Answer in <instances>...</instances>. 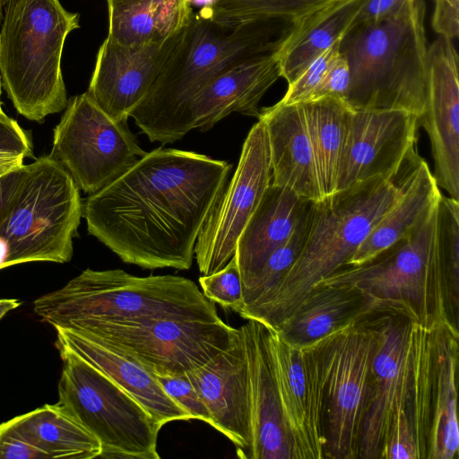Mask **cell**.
Returning <instances> with one entry per match:
<instances>
[{"label":"cell","mask_w":459,"mask_h":459,"mask_svg":"<svg viewBox=\"0 0 459 459\" xmlns=\"http://www.w3.org/2000/svg\"><path fill=\"white\" fill-rule=\"evenodd\" d=\"M231 169L195 152H146L88 196L82 208L88 232L124 263L188 270L199 231Z\"/></svg>","instance_id":"1"},{"label":"cell","mask_w":459,"mask_h":459,"mask_svg":"<svg viewBox=\"0 0 459 459\" xmlns=\"http://www.w3.org/2000/svg\"><path fill=\"white\" fill-rule=\"evenodd\" d=\"M292 25L263 21L224 26L193 10L180 40L130 117L152 143H175L180 114L193 96L218 75L276 53Z\"/></svg>","instance_id":"2"},{"label":"cell","mask_w":459,"mask_h":459,"mask_svg":"<svg viewBox=\"0 0 459 459\" xmlns=\"http://www.w3.org/2000/svg\"><path fill=\"white\" fill-rule=\"evenodd\" d=\"M401 196L394 181L373 177L314 201L294 264L271 290L237 313L275 328L319 281L347 264Z\"/></svg>","instance_id":"3"},{"label":"cell","mask_w":459,"mask_h":459,"mask_svg":"<svg viewBox=\"0 0 459 459\" xmlns=\"http://www.w3.org/2000/svg\"><path fill=\"white\" fill-rule=\"evenodd\" d=\"M424 0H409L394 14L355 23L339 51L347 60L351 109H399L418 118L425 107L427 39Z\"/></svg>","instance_id":"4"},{"label":"cell","mask_w":459,"mask_h":459,"mask_svg":"<svg viewBox=\"0 0 459 459\" xmlns=\"http://www.w3.org/2000/svg\"><path fill=\"white\" fill-rule=\"evenodd\" d=\"M437 204L409 235L364 263L342 267L315 287L350 286L363 295L370 314L400 316L429 330L446 326L459 333L450 321L433 244Z\"/></svg>","instance_id":"5"},{"label":"cell","mask_w":459,"mask_h":459,"mask_svg":"<svg viewBox=\"0 0 459 459\" xmlns=\"http://www.w3.org/2000/svg\"><path fill=\"white\" fill-rule=\"evenodd\" d=\"M35 313L55 328L84 321L190 316L219 320L215 304L195 281L177 275L135 276L121 269H86L38 298Z\"/></svg>","instance_id":"6"},{"label":"cell","mask_w":459,"mask_h":459,"mask_svg":"<svg viewBox=\"0 0 459 459\" xmlns=\"http://www.w3.org/2000/svg\"><path fill=\"white\" fill-rule=\"evenodd\" d=\"M79 14L59 0H4L0 30L2 84L17 112L42 122L66 108L61 57Z\"/></svg>","instance_id":"7"},{"label":"cell","mask_w":459,"mask_h":459,"mask_svg":"<svg viewBox=\"0 0 459 459\" xmlns=\"http://www.w3.org/2000/svg\"><path fill=\"white\" fill-rule=\"evenodd\" d=\"M82 208L78 186L50 155L23 164L0 220V270L69 262Z\"/></svg>","instance_id":"8"},{"label":"cell","mask_w":459,"mask_h":459,"mask_svg":"<svg viewBox=\"0 0 459 459\" xmlns=\"http://www.w3.org/2000/svg\"><path fill=\"white\" fill-rule=\"evenodd\" d=\"M63 360L56 404L95 437L105 459H159L161 426L99 369L56 345Z\"/></svg>","instance_id":"9"},{"label":"cell","mask_w":459,"mask_h":459,"mask_svg":"<svg viewBox=\"0 0 459 459\" xmlns=\"http://www.w3.org/2000/svg\"><path fill=\"white\" fill-rule=\"evenodd\" d=\"M73 330L119 352L157 374L182 375L217 356L237 328L221 318L190 316L70 324Z\"/></svg>","instance_id":"10"},{"label":"cell","mask_w":459,"mask_h":459,"mask_svg":"<svg viewBox=\"0 0 459 459\" xmlns=\"http://www.w3.org/2000/svg\"><path fill=\"white\" fill-rule=\"evenodd\" d=\"M324 368L325 459H358L377 333L370 315L317 342Z\"/></svg>","instance_id":"11"},{"label":"cell","mask_w":459,"mask_h":459,"mask_svg":"<svg viewBox=\"0 0 459 459\" xmlns=\"http://www.w3.org/2000/svg\"><path fill=\"white\" fill-rule=\"evenodd\" d=\"M65 109L49 155L84 193L102 189L146 153L127 121L109 117L87 91L71 98Z\"/></svg>","instance_id":"12"},{"label":"cell","mask_w":459,"mask_h":459,"mask_svg":"<svg viewBox=\"0 0 459 459\" xmlns=\"http://www.w3.org/2000/svg\"><path fill=\"white\" fill-rule=\"evenodd\" d=\"M267 130L258 121L242 146L230 180H227L199 231L195 257L203 275L221 270L233 257L238 239L272 183Z\"/></svg>","instance_id":"13"},{"label":"cell","mask_w":459,"mask_h":459,"mask_svg":"<svg viewBox=\"0 0 459 459\" xmlns=\"http://www.w3.org/2000/svg\"><path fill=\"white\" fill-rule=\"evenodd\" d=\"M265 345L292 459H325V377L317 342L296 347L265 325Z\"/></svg>","instance_id":"14"},{"label":"cell","mask_w":459,"mask_h":459,"mask_svg":"<svg viewBox=\"0 0 459 459\" xmlns=\"http://www.w3.org/2000/svg\"><path fill=\"white\" fill-rule=\"evenodd\" d=\"M418 117L399 109H348L337 190L373 177L394 181L415 151Z\"/></svg>","instance_id":"15"},{"label":"cell","mask_w":459,"mask_h":459,"mask_svg":"<svg viewBox=\"0 0 459 459\" xmlns=\"http://www.w3.org/2000/svg\"><path fill=\"white\" fill-rule=\"evenodd\" d=\"M377 333L358 459H379L397 406L404 402L411 365V323L395 315L370 314Z\"/></svg>","instance_id":"16"},{"label":"cell","mask_w":459,"mask_h":459,"mask_svg":"<svg viewBox=\"0 0 459 459\" xmlns=\"http://www.w3.org/2000/svg\"><path fill=\"white\" fill-rule=\"evenodd\" d=\"M459 56L452 39L438 35L428 48L425 107L418 118L429 135L434 178L459 198Z\"/></svg>","instance_id":"17"},{"label":"cell","mask_w":459,"mask_h":459,"mask_svg":"<svg viewBox=\"0 0 459 459\" xmlns=\"http://www.w3.org/2000/svg\"><path fill=\"white\" fill-rule=\"evenodd\" d=\"M183 30L145 46H125L107 38L97 54L87 91L90 97L112 119L127 121L157 80Z\"/></svg>","instance_id":"18"},{"label":"cell","mask_w":459,"mask_h":459,"mask_svg":"<svg viewBox=\"0 0 459 459\" xmlns=\"http://www.w3.org/2000/svg\"><path fill=\"white\" fill-rule=\"evenodd\" d=\"M185 375L204 401L212 419L211 426L235 445L238 457L249 459L252 446L250 386L240 327L225 350Z\"/></svg>","instance_id":"19"},{"label":"cell","mask_w":459,"mask_h":459,"mask_svg":"<svg viewBox=\"0 0 459 459\" xmlns=\"http://www.w3.org/2000/svg\"><path fill=\"white\" fill-rule=\"evenodd\" d=\"M280 77L275 53L218 75L185 106L177 126V140L193 129L205 132L234 112L259 118V102Z\"/></svg>","instance_id":"20"},{"label":"cell","mask_w":459,"mask_h":459,"mask_svg":"<svg viewBox=\"0 0 459 459\" xmlns=\"http://www.w3.org/2000/svg\"><path fill=\"white\" fill-rule=\"evenodd\" d=\"M258 119L267 130L272 183L310 201L323 198L303 103L277 102L262 108Z\"/></svg>","instance_id":"21"},{"label":"cell","mask_w":459,"mask_h":459,"mask_svg":"<svg viewBox=\"0 0 459 459\" xmlns=\"http://www.w3.org/2000/svg\"><path fill=\"white\" fill-rule=\"evenodd\" d=\"M249 374L252 446L249 459H292L265 345V325H241Z\"/></svg>","instance_id":"22"},{"label":"cell","mask_w":459,"mask_h":459,"mask_svg":"<svg viewBox=\"0 0 459 459\" xmlns=\"http://www.w3.org/2000/svg\"><path fill=\"white\" fill-rule=\"evenodd\" d=\"M312 202L287 187L270 184L238 239L235 255L243 290L269 255L290 238Z\"/></svg>","instance_id":"23"},{"label":"cell","mask_w":459,"mask_h":459,"mask_svg":"<svg viewBox=\"0 0 459 459\" xmlns=\"http://www.w3.org/2000/svg\"><path fill=\"white\" fill-rule=\"evenodd\" d=\"M56 345L76 353L135 399L161 427L190 415L162 389L155 375L137 361L73 330L56 327Z\"/></svg>","instance_id":"24"},{"label":"cell","mask_w":459,"mask_h":459,"mask_svg":"<svg viewBox=\"0 0 459 459\" xmlns=\"http://www.w3.org/2000/svg\"><path fill=\"white\" fill-rule=\"evenodd\" d=\"M405 169L402 168V176L394 180L402 188L400 200L371 230L346 265L364 263L409 235L424 214L437 203L441 195L438 186L417 150L406 160Z\"/></svg>","instance_id":"25"},{"label":"cell","mask_w":459,"mask_h":459,"mask_svg":"<svg viewBox=\"0 0 459 459\" xmlns=\"http://www.w3.org/2000/svg\"><path fill=\"white\" fill-rule=\"evenodd\" d=\"M370 315L363 295L342 285L312 289L275 330L296 347L310 346Z\"/></svg>","instance_id":"26"},{"label":"cell","mask_w":459,"mask_h":459,"mask_svg":"<svg viewBox=\"0 0 459 459\" xmlns=\"http://www.w3.org/2000/svg\"><path fill=\"white\" fill-rule=\"evenodd\" d=\"M365 0H332L293 22L275 53L288 84L352 27Z\"/></svg>","instance_id":"27"},{"label":"cell","mask_w":459,"mask_h":459,"mask_svg":"<svg viewBox=\"0 0 459 459\" xmlns=\"http://www.w3.org/2000/svg\"><path fill=\"white\" fill-rule=\"evenodd\" d=\"M434 338L435 380L427 459H456L459 456L456 413L459 333L438 326Z\"/></svg>","instance_id":"28"},{"label":"cell","mask_w":459,"mask_h":459,"mask_svg":"<svg viewBox=\"0 0 459 459\" xmlns=\"http://www.w3.org/2000/svg\"><path fill=\"white\" fill-rule=\"evenodd\" d=\"M109 39L145 46L169 39L187 24L193 8L186 0H107Z\"/></svg>","instance_id":"29"},{"label":"cell","mask_w":459,"mask_h":459,"mask_svg":"<svg viewBox=\"0 0 459 459\" xmlns=\"http://www.w3.org/2000/svg\"><path fill=\"white\" fill-rule=\"evenodd\" d=\"M16 429L48 458L99 457V440L56 404H45L10 420Z\"/></svg>","instance_id":"30"},{"label":"cell","mask_w":459,"mask_h":459,"mask_svg":"<svg viewBox=\"0 0 459 459\" xmlns=\"http://www.w3.org/2000/svg\"><path fill=\"white\" fill-rule=\"evenodd\" d=\"M434 331L411 323V365L404 410L420 459H427L435 380Z\"/></svg>","instance_id":"31"},{"label":"cell","mask_w":459,"mask_h":459,"mask_svg":"<svg viewBox=\"0 0 459 459\" xmlns=\"http://www.w3.org/2000/svg\"><path fill=\"white\" fill-rule=\"evenodd\" d=\"M323 197L337 191L349 108L342 100L303 102Z\"/></svg>","instance_id":"32"},{"label":"cell","mask_w":459,"mask_h":459,"mask_svg":"<svg viewBox=\"0 0 459 459\" xmlns=\"http://www.w3.org/2000/svg\"><path fill=\"white\" fill-rule=\"evenodd\" d=\"M332 0H216L198 11L224 26L263 22H294Z\"/></svg>","instance_id":"33"},{"label":"cell","mask_w":459,"mask_h":459,"mask_svg":"<svg viewBox=\"0 0 459 459\" xmlns=\"http://www.w3.org/2000/svg\"><path fill=\"white\" fill-rule=\"evenodd\" d=\"M433 244L443 270L450 321L458 329L459 201L442 194L437 204Z\"/></svg>","instance_id":"34"},{"label":"cell","mask_w":459,"mask_h":459,"mask_svg":"<svg viewBox=\"0 0 459 459\" xmlns=\"http://www.w3.org/2000/svg\"><path fill=\"white\" fill-rule=\"evenodd\" d=\"M312 204L290 238L269 255L251 285L243 290V303L240 308L271 290L294 264L308 234Z\"/></svg>","instance_id":"35"},{"label":"cell","mask_w":459,"mask_h":459,"mask_svg":"<svg viewBox=\"0 0 459 459\" xmlns=\"http://www.w3.org/2000/svg\"><path fill=\"white\" fill-rule=\"evenodd\" d=\"M204 297L214 304L238 312L243 303V283L236 255L220 271L199 277Z\"/></svg>","instance_id":"36"},{"label":"cell","mask_w":459,"mask_h":459,"mask_svg":"<svg viewBox=\"0 0 459 459\" xmlns=\"http://www.w3.org/2000/svg\"><path fill=\"white\" fill-rule=\"evenodd\" d=\"M340 40L311 61L302 72L289 83L288 90L279 101L281 104H298L309 101L320 84L332 61L339 54Z\"/></svg>","instance_id":"37"},{"label":"cell","mask_w":459,"mask_h":459,"mask_svg":"<svg viewBox=\"0 0 459 459\" xmlns=\"http://www.w3.org/2000/svg\"><path fill=\"white\" fill-rule=\"evenodd\" d=\"M31 153L28 134L14 119L0 116V176L22 167Z\"/></svg>","instance_id":"38"},{"label":"cell","mask_w":459,"mask_h":459,"mask_svg":"<svg viewBox=\"0 0 459 459\" xmlns=\"http://www.w3.org/2000/svg\"><path fill=\"white\" fill-rule=\"evenodd\" d=\"M379 459H420L405 413L404 402L395 410Z\"/></svg>","instance_id":"39"},{"label":"cell","mask_w":459,"mask_h":459,"mask_svg":"<svg viewBox=\"0 0 459 459\" xmlns=\"http://www.w3.org/2000/svg\"><path fill=\"white\" fill-rule=\"evenodd\" d=\"M164 392L191 417L212 424L210 413L196 389L185 374L153 373Z\"/></svg>","instance_id":"40"},{"label":"cell","mask_w":459,"mask_h":459,"mask_svg":"<svg viewBox=\"0 0 459 459\" xmlns=\"http://www.w3.org/2000/svg\"><path fill=\"white\" fill-rule=\"evenodd\" d=\"M349 84V65L345 57L339 51V54L327 68L325 76L309 101L323 98H336L344 101Z\"/></svg>","instance_id":"41"},{"label":"cell","mask_w":459,"mask_h":459,"mask_svg":"<svg viewBox=\"0 0 459 459\" xmlns=\"http://www.w3.org/2000/svg\"><path fill=\"white\" fill-rule=\"evenodd\" d=\"M0 459H48L29 443L11 420L0 423Z\"/></svg>","instance_id":"42"},{"label":"cell","mask_w":459,"mask_h":459,"mask_svg":"<svg viewBox=\"0 0 459 459\" xmlns=\"http://www.w3.org/2000/svg\"><path fill=\"white\" fill-rule=\"evenodd\" d=\"M432 27L438 34L450 39L459 35V0H433Z\"/></svg>","instance_id":"43"},{"label":"cell","mask_w":459,"mask_h":459,"mask_svg":"<svg viewBox=\"0 0 459 459\" xmlns=\"http://www.w3.org/2000/svg\"><path fill=\"white\" fill-rule=\"evenodd\" d=\"M409 0H365L355 23L372 22L386 18L407 4Z\"/></svg>","instance_id":"44"},{"label":"cell","mask_w":459,"mask_h":459,"mask_svg":"<svg viewBox=\"0 0 459 459\" xmlns=\"http://www.w3.org/2000/svg\"><path fill=\"white\" fill-rule=\"evenodd\" d=\"M22 166L0 176V220L17 184Z\"/></svg>","instance_id":"45"},{"label":"cell","mask_w":459,"mask_h":459,"mask_svg":"<svg viewBox=\"0 0 459 459\" xmlns=\"http://www.w3.org/2000/svg\"><path fill=\"white\" fill-rule=\"evenodd\" d=\"M22 302L14 299H0V319L9 311L18 307Z\"/></svg>","instance_id":"46"},{"label":"cell","mask_w":459,"mask_h":459,"mask_svg":"<svg viewBox=\"0 0 459 459\" xmlns=\"http://www.w3.org/2000/svg\"><path fill=\"white\" fill-rule=\"evenodd\" d=\"M190 6L194 9V7L197 6L200 8H207L213 4L216 0H186Z\"/></svg>","instance_id":"47"},{"label":"cell","mask_w":459,"mask_h":459,"mask_svg":"<svg viewBox=\"0 0 459 459\" xmlns=\"http://www.w3.org/2000/svg\"><path fill=\"white\" fill-rule=\"evenodd\" d=\"M1 94H2V80L0 77V116L4 117V116H6V114L4 112V110L2 108Z\"/></svg>","instance_id":"48"},{"label":"cell","mask_w":459,"mask_h":459,"mask_svg":"<svg viewBox=\"0 0 459 459\" xmlns=\"http://www.w3.org/2000/svg\"><path fill=\"white\" fill-rule=\"evenodd\" d=\"M4 4V0H0V23L2 22V19H3Z\"/></svg>","instance_id":"49"}]
</instances>
